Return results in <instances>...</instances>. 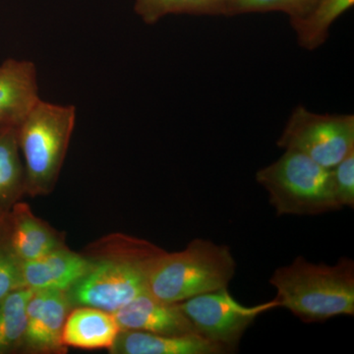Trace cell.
Returning a JSON list of instances; mask_svg holds the SVG:
<instances>
[{"label": "cell", "mask_w": 354, "mask_h": 354, "mask_svg": "<svg viewBox=\"0 0 354 354\" xmlns=\"http://www.w3.org/2000/svg\"><path fill=\"white\" fill-rule=\"evenodd\" d=\"M270 283L279 307L304 323H320L354 314V262L342 257L337 264L311 263L302 256L274 271Z\"/></svg>", "instance_id": "1"}, {"label": "cell", "mask_w": 354, "mask_h": 354, "mask_svg": "<svg viewBox=\"0 0 354 354\" xmlns=\"http://www.w3.org/2000/svg\"><path fill=\"white\" fill-rule=\"evenodd\" d=\"M106 250L67 291L73 307H94L113 314L148 291L153 265L165 252L151 242L127 235H118L114 250Z\"/></svg>", "instance_id": "2"}, {"label": "cell", "mask_w": 354, "mask_h": 354, "mask_svg": "<svg viewBox=\"0 0 354 354\" xmlns=\"http://www.w3.org/2000/svg\"><path fill=\"white\" fill-rule=\"evenodd\" d=\"M236 262L230 247L197 239L178 252H165L148 281V291L165 304H179L203 293L227 288Z\"/></svg>", "instance_id": "3"}, {"label": "cell", "mask_w": 354, "mask_h": 354, "mask_svg": "<svg viewBox=\"0 0 354 354\" xmlns=\"http://www.w3.org/2000/svg\"><path fill=\"white\" fill-rule=\"evenodd\" d=\"M76 122L73 106L39 99L17 127L26 172V194H50L57 185Z\"/></svg>", "instance_id": "4"}, {"label": "cell", "mask_w": 354, "mask_h": 354, "mask_svg": "<svg viewBox=\"0 0 354 354\" xmlns=\"http://www.w3.org/2000/svg\"><path fill=\"white\" fill-rule=\"evenodd\" d=\"M256 181L267 191L278 216H317L341 209L330 169L297 151L285 150L276 162L257 171Z\"/></svg>", "instance_id": "5"}, {"label": "cell", "mask_w": 354, "mask_h": 354, "mask_svg": "<svg viewBox=\"0 0 354 354\" xmlns=\"http://www.w3.org/2000/svg\"><path fill=\"white\" fill-rule=\"evenodd\" d=\"M283 150L304 153L332 169L354 151L353 114L315 113L298 106L278 140Z\"/></svg>", "instance_id": "6"}, {"label": "cell", "mask_w": 354, "mask_h": 354, "mask_svg": "<svg viewBox=\"0 0 354 354\" xmlns=\"http://www.w3.org/2000/svg\"><path fill=\"white\" fill-rule=\"evenodd\" d=\"M177 304L198 335L225 346L230 353L237 348L258 317L279 307L276 299L245 306L230 295L227 288L203 293Z\"/></svg>", "instance_id": "7"}, {"label": "cell", "mask_w": 354, "mask_h": 354, "mask_svg": "<svg viewBox=\"0 0 354 354\" xmlns=\"http://www.w3.org/2000/svg\"><path fill=\"white\" fill-rule=\"evenodd\" d=\"M73 308L64 290H36L27 305V326L21 351L32 353H65L62 342L65 321Z\"/></svg>", "instance_id": "8"}, {"label": "cell", "mask_w": 354, "mask_h": 354, "mask_svg": "<svg viewBox=\"0 0 354 354\" xmlns=\"http://www.w3.org/2000/svg\"><path fill=\"white\" fill-rule=\"evenodd\" d=\"M0 241L20 262L38 259L64 246L57 232L37 218L29 205L20 201L0 225Z\"/></svg>", "instance_id": "9"}, {"label": "cell", "mask_w": 354, "mask_h": 354, "mask_svg": "<svg viewBox=\"0 0 354 354\" xmlns=\"http://www.w3.org/2000/svg\"><path fill=\"white\" fill-rule=\"evenodd\" d=\"M121 330H140L165 335H198L177 304H165L141 293L113 313Z\"/></svg>", "instance_id": "10"}, {"label": "cell", "mask_w": 354, "mask_h": 354, "mask_svg": "<svg viewBox=\"0 0 354 354\" xmlns=\"http://www.w3.org/2000/svg\"><path fill=\"white\" fill-rule=\"evenodd\" d=\"M93 261L64 246L36 260L21 262L25 288L36 290L68 291L87 274Z\"/></svg>", "instance_id": "11"}, {"label": "cell", "mask_w": 354, "mask_h": 354, "mask_svg": "<svg viewBox=\"0 0 354 354\" xmlns=\"http://www.w3.org/2000/svg\"><path fill=\"white\" fill-rule=\"evenodd\" d=\"M39 99L32 62L8 58L0 65V127H17Z\"/></svg>", "instance_id": "12"}, {"label": "cell", "mask_w": 354, "mask_h": 354, "mask_svg": "<svg viewBox=\"0 0 354 354\" xmlns=\"http://www.w3.org/2000/svg\"><path fill=\"white\" fill-rule=\"evenodd\" d=\"M109 351L113 354L230 353L225 346L199 335H165L140 330H121Z\"/></svg>", "instance_id": "13"}, {"label": "cell", "mask_w": 354, "mask_h": 354, "mask_svg": "<svg viewBox=\"0 0 354 354\" xmlns=\"http://www.w3.org/2000/svg\"><path fill=\"white\" fill-rule=\"evenodd\" d=\"M121 332L113 313L88 306H74L65 321L62 342L84 351L111 349Z\"/></svg>", "instance_id": "14"}, {"label": "cell", "mask_w": 354, "mask_h": 354, "mask_svg": "<svg viewBox=\"0 0 354 354\" xmlns=\"http://www.w3.org/2000/svg\"><path fill=\"white\" fill-rule=\"evenodd\" d=\"M26 194V172L17 127H0V225Z\"/></svg>", "instance_id": "15"}, {"label": "cell", "mask_w": 354, "mask_h": 354, "mask_svg": "<svg viewBox=\"0 0 354 354\" xmlns=\"http://www.w3.org/2000/svg\"><path fill=\"white\" fill-rule=\"evenodd\" d=\"M354 0H317L301 17L290 19L297 43L306 50H315L327 41L335 21L353 8Z\"/></svg>", "instance_id": "16"}, {"label": "cell", "mask_w": 354, "mask_h": 354, "mask_svg": "<svg viewBox=\"0 0 354 354\" xmlns=\"http://www.w3.org/2000/svg\"><path fill=\"white\" fill-rule=\"evenodd\" d=\"M32 292L29 288H21L0 301V354L22 349L27 326V305Z\"/></svg>", "instance_id": "17"}, {"label": "cell", "mask_w": 354, "mask_h": 354, "mask_svg": "<svg viewBox=\"0 0 354 354\" xmlns=\"http://www.w3.org/2000/svg\"><path fill=\"white\" fill-rule=\"evenodd\" d=\"M227 0H135L134 10L148 25L167 15L220 16L225 13Z\"/></svg>", "instance_id": "18"}, {"label": "cell", "mask_w": 354, "mask_h": 354, "mask_svg": "<svg viewBox=\"0 0 354 354\" xmlns=\"http://www.w3.org/2000/svg\"><path fill=\"white\" fill-rule=\"evenodd\" d=\"M317 0H227L223 16L249 13L283 12L290 19L301 17L313 7Z\"/></svg>", "instance_id": "19"}, {"label": "cell", "mask_w": 354, "mask_h": 354, "mask_svg": "<svg viewBox=\"0 0 354 354\" xmlns=\"http://www.w3.org/2000/svg\"><path fill=\"white\" fill-rule=\"evenodd\" d=\"M333 190L339 209L354 208V151L330 169Z\"/></svg>", "instance_id": "20"}, {"label": "cell", "mask_w": 354, "mask_h": 354, "mask_svg": "<svg viewBox=\"0 0 354 354\" xmlns=\"http://www.w3.org/2000/svg\"><path fill=\"white\" fill-rule=\"evenodd\" d=\"M21 288H25L21 274V262L0 241V301Z\"/></svg>", "instance_id": "21"}]
</instances>
